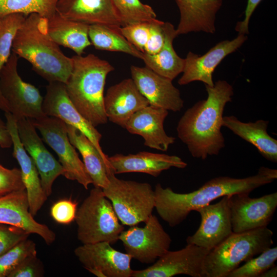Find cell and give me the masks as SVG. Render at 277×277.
<instances>
[{
  "label": "cell",
  "instance_id": "6da1fadb",
  "mask_svg": "<svg viewBox=\"0 0 277 277\" xmlns=\"http://www.w3.org/2000/svg\"><path fill=\"white\" fill-rule=\"evenodd\" d=\"M276 178V169L263 166L255 175L242 179L216 177L189 193L175 192L171 188H163L158 183L154 190V208L161 218L173 227L183 222L191 211L209 204L217 198L234 194H250L256 188L271 183Z\"/></svg>",
  "mask_w": 277,
  "mask_h": 277
},
{
  "label": "cell",
  "instance_id": "7a4b0ae2",
  "mask_svg": "<svg viewBox=\"0 0 277 277\" xmlns=\"http://www.w3.org/2000/svg\"><path fill=\"white\" fill-rule=\"evenodd\" d=\"M205 86L207 98L187 109L176 127L178 137L191 155L202 160L217 155L225 146L221 131L223 115L234 94L232 86L225 80L216 81L212 87Z\"/></svg>",
  "mask_w": 277,
  "mask_h": 277
},
{
  "label": "cell",
  "instance_id": "3957f363",
  "mask_svg": "<svg viewBox=\"0 0 277 277\" xmlns=\"http://www.w3.org/2000/svg\"><path fill=\"white\" fill-rule=\"evenodd\" d=\"M12 51L49 83L65 84L73 68L72 58L65 55L49 35L47 18L38 14L25 16L13 38Z\"/></svg>",
  "mask_w": 277,
  "mask_h": 277
},
{
  "label": "cell",
  "instance_id": "277c9868",
  "mask_svg": "<svg viewBox=\"0 0 277 277\" xmlns=\"http://www.w3.org/2000/svg\"><path fill=\"white\" fill-rule=\"evenodd\" d=\"M72 71L65 86L76 110L95 127L107 123L104 91L109 73L114 70L108 61L93 54L72 57Z\"/></svg>",
  "mask_w": 277,
  "mask_h": 277
},
{
  "label": "cell",
  "instance_id": "5b68a950",
  "mask_svg": "<svg viewBox=\"0 0 277 277\" xmlns=\"http://www.w3.org/2000/svg\"><path fill=\"white\" fill-rule=\"evenodd\" d=\"M273 234L267 227L233 232L207 254L203 262V277H227L241 263L271 247Z\"/></svg>",
  "mask_w": 277,
  "mask_h": 277
},
{
  "label": "cell",
  "instance_id": "8992f818",
  "mask_svg": "<svg viewBox=\"0 0 277 277\" xmlns=\"http://www.w3.org/2000/svg\"><path fill=\"white\" fill-rule=\"evenodd\" d=\"M77 237L83 244L107 242L113 244L124 230L102 188L94 187L77 209Z\"/></svg>",
  "mask_w": 277,
  "mask_h": 277
},
{
  "label": "cell",
  "instance_id": "52a82bcc",
  "mask_svg": "<svg viewBox=\"0 0 277 277\" xmlns=\"http://www.w3.org/2000/svg\"><path fill=\"white\" fill-rule=\"evenodd\" d=\"M115 175L113 172L108 174L109 183L102 189L119 221L129 226L145 223L154 208L152 186L148 183L120 179Z\"/></svg>",
  "mask_w": 277,
  "mask_h": 277
},
{
  "label": "cell",
  "instance_id": "ba28073f",
  "mask_svg": "<svg viewBox=\"0 0 277 277\" xmlns=\"http://www.w3.org/2000/svg\"><path fill=\"white\" fill-rule=\"evenodd\" d=\"M18 56L11 55L0 72V91L9 111L15 118L38 119L43 112V96L33 85L24 81L17 72Z\"/></svg>",
  "mask_w": 277,
  "mask_h": 277
},
{
  "label": "cell",
  "instance_id": "9c48e42d",
  "mask_svg": "<svg viewBox=\"0 0 277 277\" xmlns=\"http://www.w3.org/2000/svg\"><path fill=\"white\" fill-rule=\"evenodd\" d=\"M30 120L45 142L56 153L64 169L63 175L88 189L93 182L69 140L66 124L58 118L46 115Z\"/></svg>",
  "mask_w": 277,
  "mask_h": 277
},
{
  "label": "cell",
  "instance_id": "30bf717a",
  "mask_svg": "<svg viewBox=\"0 0 277 277\" xmlns=\"http://www.w3.org/2000/svg\"><path fill=\"white\" fill-rule=\"evenodd\" d=\"M120 240L126 253L143 264H153L169 250L171 239L152 214L145 222V226H130L120 233Z\"/></svg>",
  "mask_w": 277,
  "mask_h": 277
},
{
  "label": "cell",
  "instance_id": "8fae6325",
  "mask_svg": "<svg viewBox=\"0 0 277 277\" xmlns=\"http://www.w3.org/2000/svg\"><path fill=\"white\" fill-rule=\"evenodd\" d=\"M42 110L45 115L58 118L81 131L91 141L103 159L109 163L108 156L100 145L102 134L75 108L67 94L64 83H49L43 98Z\"/></svg>",
  "mask_w": 277,
  "mask_h": 277
},
{
  "label": "cell",
  "instance_id": "7c38bea8",
  "mask_svg": "<svg viewBox=\"0 0 277 277\" xmlns=\"http://www.w3.org/2000/svg\"><path fill=\"white\" fill-rule=\"evenodd\" d=\"M210 251L187 244L181 249L169 250L149 267L133 270L131 277H172L180 274L203 277V262Z\"/></svg>",
  "mask_w": 277,
  "mask_h": 277
},
{
  "label": "cell",
  "instance_id": "4fadbf2b",
  "mask_svg": "<svg viewBox=\"0 0 277 277\" xmlns=\"http://www.w3.org/2000/svg\"><path fill=\"white\" fill-rule=\"evenodd\" d=\"M249 194L229 196L233 232L239 233L267 227L277 207V193L252 198Z\"/></svg>",
  "mask_w": 277,
  "mask_h": 277
},
{
  "label": "cell",
  "instance_id": "5bb4252c",
  "mask_svg": "<svg viewBox=\"0 0 277 277\" xmlns=\"http://www.w3.org/2000/svg\"><path fill=\"white\" fill-rule=\"evenodd\" d=\"M195 211L200 214L201 224L196 232L187 238V244L211 250L233 233L229 196H224L217 203Z\"/></svg>",
  "mask_w": 277,
  "mask_h": 277
},
{
  "label": "cell",
  "instance_id": "9a60e30c",
  "mask_svg": "<svg viewBox=\"0 0 277 277\" xmlns=\"http://www.w3.org/2000/svg\"><path fill=\"white\" fill-rule=\"evenodd\" d=\"M15 120L21 143L33 160L43 189L48 197L52 192L53 182L58 176L63 175L64 169L45 147L30 119L23 116Z\"/></svg>",
  "mask_w": 277,
  "mask_h": 277
},
{
  "label": "cell",
  "instance_id": "2e32d148",
  "mask_svg": "<svg viewBox=\"0 0 277 277\" xmlns=\"http://www.w3.org/2000/svg\"><path fill=\"white\" fill-rule=\"evenodd\" d=\"M247 39V36L238 34L232 40H224L200 56L189 51L186 58L183 74L178 80L180 85H186L194 81L203 82L205 85L213 86V73L221 61L236 51Z\"/></svg>",
  "mask_w": 277,
  "mask_h": 277
},
{
  "label": "cell",
  "instance_id": "e0dca14e",
  "mask_svg": "<svg viewBox=\"0 0 277 277\" xmlns=\"http://www.w3.org/2000/svg\"><path fill=\"white\" fill-rule=\"evenodd\" d=\"M131 78L141 94L151 106L177 112L184 106L179 90L172 80L147 67H130Z\"/></svg>",
  "mask_w": 277,
  "mask_h": 277
},
{
  "label": "cell",
  "instance_id": "ac0fdd59",
  "mask_svg": "<svg viewBox=\"0 0 277 277\" xmlns=\"http://www.w3.org/2000/svg\"><path fill=\"white\" fill-rule=\"evenodd\" d=\"M74 252L86 270L98 269L105 277H131V256L114 249L108 242L83 244Z\"/></svg>",
  "mask_w": 277,
  "mask_h": 277
},
{
  "label": "cell",
  "instance_id": "d6986e66",
  "mask_svg": "<svg viewBox=\"0 0 277 277\" xmlns=\"http://www.w3.org/2000/svg\"><path fill=\"white\" fill-rule=\"evenodd\" d=\"M168 115V110L149 105L134 113L124 128L131 134L141 136L146 146L166 151L175 140L166 133L164 128Z\"/></svg>",
  "mask_w": 277,
  "mask_h": 277
},
{
  "label": "cell",
  "instance_id": "ffe728a7",
  "mask_svg": "<svg viewBox=\"0 0 277 277\" xmlns=\"http://www.w3.org/2000/svg\"><path fill=\"white\" fill-rule=\"evenodd\" d=\"M0 223L15 226L30 234L40 236L50 245L56 234L46 225L37 222L29 211L26 190L14 191L0 197Z\"/></svg>",
  "mask_w": 277,
  "mask_h": 277
},
{
  "label": "cell",
  "instance_id": "44dd1931",
  "mask_svg": "<svg viewBox=\"0 0 277 277\" xmlns=\"http://www.w3.org/2000/svg\"><path fill=\"white\" fill-rule=\"evenodd\" d=\"M5 116L12 138L13 155L20 166L22 180L28 196L29 211L34 216L48 197L43 189L36 167L21 143L15 117L9 112H5Z\"/></svg>",
  "mask_w": 277,
  "mask_h": 277
},
{
  "label": "cell",
  "instance_id": "7402d4cb",
  "mask_svg": "<svg viewBox=\"0 0 277 277\" xmlns=\"http://www.w3.org/2000/svg\"><path fill=\"white\" fill-rule=\"evenodd\" d=\"M149 105L132 78L124 79L110 87L104 98L108 120L123 128L134 113Z\"/></svg>",
  "mask_w": 277,
  "mask_h": 277
},
{
  "label": "cell",
  "instance_id": "603a6c76",
  "mask_svg": "<svg viewBox=\"0 0 277 277\" xmlns=\"http://www.w3.org/2000/svg\"><path fill=\"white\" fill-rule=\"evenodd\" d=\"M56 12L67 18L89 25L122 26L112 0H59Z\"/></svg>",
  "mask_w": 277,
  "mask_h": 277
},
{
  "label": "cell",
  "instance_id": "cb8c5ba5",
  "mask_svg": "<svg viewBox=\"0 0 277 277\" xmlns=\"http://www.w3.org/2000/svg\"><path fill=\"white\" fill-rule=\"evenodd\" d=\"M115 174L129 172L144 173L154 177L172 167L184 169L187 164L176 155L146 151L136 154H116L108 156Z\"/></svg>",
  "mask_w": 277,
  "mask_h": 277
},
{
  "label": "cell",
  "instance_id": "d4e9b609",
  "mask_svg": "<svg viewBox=\"0 0 277 277\" xmlns=\"http://www.w3.org/2000/svg\"><path fill=\"white\" fill-rule=\"evenodd\" d=\"M180 18L176 29L177 35L203 32L213 34L216 29V14L222 0H175Z\"/></svg>",
  "mask_w": 277,
  "mask_h": 277
},
{
  "label": "cell",
  "instance_id": "484cf974",
  "mask_svg": "<svg viewBox=\"0 0 277 277\" xmlns=\"http://www.w3.org/2000/svg\"><path fill=\"white\" fill-rule=\"evenodd\" d=\"M269 121L259 120L243 122L233 115L223 117V126L253 145L266 160L277 162V140L267 132Z\"/></svg>",
  "mask_w": 277,
  "mask_h": 277
},
{
  "label": "cell",
  "instance_id": "4316f807",
  "mask_svg": "<svg viewBox=\"0 0 277 277\" xmlns=\"http://www.w3.org/2000/svg\"><path fill=\"white\" fill-rule=\"evenodd\" d=\"M47 28L49 35L57 45L71 49L77 55H82L91 45L89 25L67 18L57 12L47 18Z\"/></svg>",
  "mask_w": 277,
  "mask_h": 277
},
{
  "label": "cell",
  "instance_id": "83f0119b",
  "mask_svg": "<svg viewBox=\"0 0 277 277\" xmlns=\"http://www.w3.org/2000/svg\"><path fill=\"white\" fill-rule=\"evenodd\" d=\"M163 29L164 42L162 49L152 55L143 53L142 60L146 67L172 81L182 73L185 60L177 55L173 47V41L177 36L173 25L164 22Z\"/></svg>",
  "mask_w": 277,
  "mask_h": 277
},
{
  "label": "cell",
  "instance_id": "f1b7e54d",
  "mask_svg": "<svg viewBox=\"0 0 277 277\" xmlns=\"http://www.w3.org/2000/svg\"><path fill=\"white\" fill-rule=\"evenodd\" d=\"M67 128L69 140L80 152L94 187L105 188L109 183L108 174L113 172L110 163L103 159L91 141L81 131L69 125Z\"/></svg>",
  "mask_w": 277,
  "mask_h": 277
},
{
  "label": "cell",
  "instance_id": "f546056e",
  "mask_svg": "<svg viewBox=\"0 0 277 277\" xmlns=\"http://www.w3.org/2000/svg\"><path fill=\"white\" fill-rule=\"evenodd\" d=\"M120 28L102 24L89 25L88 35L91 45L96 49L123 52L142 60L143 52L125 38Z\"/></svg>",
  "mask_w": 277,
  "mask_h": 277
},
{
  "label": "cell",
  "instance_id": "4dcf8cb0",
  "mask_svg": "<svg viewBox=\"0 0 277 277\" xmlns=\"http://www.w3.org/2000/svg\"><path fill=\"white\" fill-rule=\"evenodd\" d=\"M58 1L0 0V18L12 13H36L48 18L56 12Z\"/></svg>",
  "mask_w": 277,
  "mask_h": 277
},
{
  "label": "cell",
  "instance_id": "1f68e13d",
  "mask_svg": "<svg viewBox=\"0 0 277 277\" xmlns=\"http://www.w3.org/2000/svg\"><path fill=\"white\" fill-rule=\"evenodd\" d=\"M25 18L21 13H12L0 18V72L8 61L15 33ZM0 109L9 112L0 91Z\"/></svg>",
  "mask_w": 277,
  "mask_h": 277
},
{
  "label": "cell",
  "instance_id": "d6a6232c",
  "mask_svg": "<svg viewBox=\"0 0 277 277\" xmlns=\"http://www.w3.org/2000/svg\"><path fill=\"white\" fill-rule=\"evenodd\" d=\"M123 26L157 22L156 15L149 5L140 0H112Z\"/></svg>",
  "mask_w": 277,
  "mask_h": 277
},
{
  "label": "cell",
  "instance_id": "836d02e7",
  "mask_svg": "<svg viewBox=\"0 0 277 277\" xmlns=\"http://www.w3.org/2000/svg\"><path fill=\"white\" fill-rule=\"evenodd\" d=\"M259 255L232 270L227 277H260L263 272L275 265L277 247H270Z\"/></svg>",
  "mask_w": 277,
  "mask_h": 277
},
{
  "label": "cell",
  "instance_id": "e575fe53",
  "mask_svg": "<svg viewBox=\"0 0 277 277\" xmlns=\"http://www.w3.org/2000/svg\"><path fill=\"white\" fill-rule=\"evenodd\" d=\"M35 243L28 239L0 255V277H8L27 258L36 255Z\"/></svg>",
  "mask_w": 277,
  "mask_h": 277
},
{
  "label": "cell",
  "instance_id": "d590c367",
  "mask_svg": "<svg viewBox=\"0 0 277 277\" xmlns=\"http://www.w3.org/2000/svg\"><path fill=\"white\" fill-rule=\"evenodd\" d=\"M150 24L137 23L120 28V31L125 38L135 48L144 52L148 41Z\"/></svg>",
  "mask_w": 277,
  "mask_h": 277
},
{
  "label": "cell",
  "instance_id": "8d00e7d4",
  "mask_svg": "<svg viewBox=\"0 0 277 277\" xmlns=\"http://www.w3.org/2000/svg\"><path fill=\"white\" fill-rule=\"evenodd\" d=\"M30 234L21 228L0 223V255L28 239Z\"/></svg>",
  "mask_w": 277,
  "mask_h": 277
},
{
  "label": "cell",
  "instance_id": "74e56055",
  "mask_svg": "<svg viewBox=\"0 0 277 277\" xmlns=\"http://www.w3.org/2000/svg\"><path fill=\"white\" fill-rule=\"evenodd\" d=\"M25 189L20 169H9L0 165V197Z\"/></svg>",
  "mask_w": 277,
  "mask_h": 277
},
{
  "label": "cell",
  "instance_id": "f35d334b",
  "mask_svg": "<svg viewBox=\"0 0 277 277\" xmlns=\"http://www.w3.org/2000/svg\"><path fill=\"white\" fill-rule=\"evenodd\" d=\"M77 203L70 200L57 201L51 208V215L56 222L68 224L75 220Z\"/></svg>",
  "mask_w": 277,
  "mask_h": 277
},
{
  "label": "cell",
  "instance_id": "ab89813d",
  "mask_svg": "<svg viewBox=\"0 0 277 277\" xmlns=\"http://www.w3.org/2000/svg\"><path fill=\"white\" fill-rule=\"evenodd\" d=\"M43 274L42 263L35 255L25 259L8 277H38Z\"/></svg>",
  "mask_w": 277,
  "mask_h": 277
},
{
  "label": "cell",
  "instance_id": "60d3db41",
  "mask_svg": "<svg viewBox=\"0 0 277 277\" xmlns=\"http://www.w3.org/2000/svg\"><path fill=\"white\" fill-rule=\"evenodd\" d=\"M164 22L158 20L150 24L149 35L145 46L144 52L148 54H154L162 48L164 42L163 25Z\"/></svg>",
  "mask_w": 277,
  "mask_h": 277
},
{
  "label": "cell",
  "instance_id": "b9f144b4",
  "mask_svg": "<svg viewBox=\"0 0 277 277\" xmlns=\"http://www.w3.org/2000/svg\"><path fill=\"white\" fill-rule=\"evenodd\" d=\"M262 0H248L245 11L244 19L238 22L235 30L238 34L247 35L249 34V23L251 16L256 8Z\"/></svg>",
  "mask_w": 277,
  "mask_h": 277
},
{
  "label": "cell",
  "instance_id": "7bdbcfd3",
  "mask_svg": "<svg viewBox=\"0 0 277 277\" xmlns=\"http://www.w3.org/2000/svg\"><path fill=\"white\" fill-rule=\"evenodd\" d=\"M12 146V138L6 123L0 118V146L3 148H9Z\"/></svg>",
  "mask_w": 277,
  "mask_h": 277
},
{
  "label": "cell",
  "instance_id": "ee69618b",
  "mask_svg": "<svg viewBox=\"0 0 277 277\" xmlns=\"http://www.w3.org/2000/svg\"><path fill=\"white\" fill-rule=\"evenodd\" d=\"M277 276V267L275 265L270 267L263 272L260 277H276Z\"/></svg>",
  "mask_w": 277,
  "mask_h": 277
},
{
  "label": "cell",
  "instance_id": "f6af8a7d",
  "mask_svg": "<svg viewBox=\"0 0 277 277\" xmlns=\"http://www.w3.org/2000/svg\"><path fill=\"white\" fill-rule=\"evenodd\" d=\"M89 272L92 274L96 275L98 277H105L104 274L99 269L96 268H92L87 270Z\"/></svg>",
  "mask_w": 277,
  "mask_h": 277
}]
</instances>
